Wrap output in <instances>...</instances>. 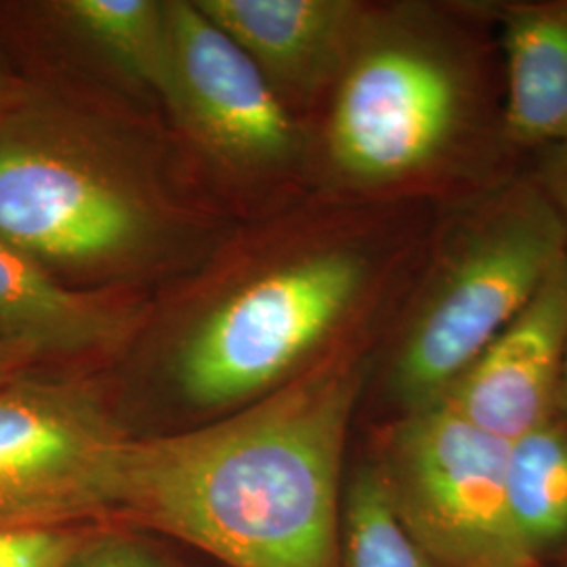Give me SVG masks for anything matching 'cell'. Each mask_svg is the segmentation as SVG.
Instances as JSON below:
<instances>
[{"instance_id": "obj_1", "label": "cell", "mask_w": 567, "mask_h": 567, "mask_svg": "<svg viewBox=\"0 0 567 567\" xmlns=\"http://www.w3.org/2000/svg\"><path fill=\"white\" fill-rule=\"evenodd\" d=\"M362 381L341 353L215 425L128 437L110 515L229 567H343L341 466Z\"/></svg>"}, {"instance_id": "obj_2", "label": "cell", "mask_w": 567, "mask_h": 567, "mask_svg": "<svg viewBox=\"0 0 567 567\" xmlns=\"http://www.w3.org/2000/svg\"><path fill=\"white\" fill-rule=\"evenodd\" d=\"M164 238L161 198L68 110L28 91L0 116V240L53 274L114 276Z\"/></svg>"}, {"instance_id": "obj_3", "label": "cell", "mask_w": 567, "mask_h": 567, "mask_svg": "<svg viewBox=\"0 0 567 567\" xmlns=\"http://www.w3.org/2000/svg\"><path fill=\"white\" fill-rule=\"evenodd\" d=\"M567 255V227L536 185L484 204L447 244L393 360L408 412L435 404Z\"/></svg>"}, {"instance_id": "obj_4", "label": "cell", "mask_w": 567, "mask_h": 567, "mask_svg": "<svg viewBox=\"0 0 567 567\" xmlns=\"http://www.w3.org/2000/svg\"><path fill=\"white\" fill-rule=\"evenodd\" d=\"M368 21L337 81L328 150L351 182L391 185L435 171L465 137L475 84L450 30Z\"/></svg>"}, {"instance_id": "obj_5", "label": "cell", "mask_w": 567, "mask_h": 567, "mask_svg": "<svg viewBox=\"0 0 567 567\" xmlns=\"http://www.w3.org/2000/svg\"><path fill=\"white\" fill-rule=\"evenodd\" d=\"M365 282L360 252L326 248L238 286L185 334L175 360L183 395L225 408L284 385L343 324Z\"/></svg>"}, {"instance_id": "obj_6", "label": "cell", "mask_w": 567, "mask_h": 567, "mask_svg": "<svg viewBox=\"0 0 567 567\" xmlns=\"http://www.w3.org/2000/svg\"><path fill=\"white\" fill-rule=\"evenodd\" d=\"M508 442L442 404L408 412L379 471L400 524L444 567H536L507 501Z\"/></svg>"}, {"instance_id": "obj_7", "label": "cell", "mask_w": 567, "mask_h": 567, "mask_svg": "<svg viewBox=\"0 0 567 567\" xmlns=\"http://www.w3.org/2000/svg\"><path fill=\"white\" fill-rule=\"evenodd\" d=\"M126 440L86 385L28 372L0 383V527L110 517Z\"/></svg>"}, {"instance_id": "obj_8", "label": "cell", "mask_w": 567, "mask_h": 567, "mask_svg": "<svg viewBox=\"0 0 567 567\" xmlns=\"http://www.w3.org/2000/svg\"><path fill=\"white\" fill-rule=\"evenodd\" d=\"M173 49L168 107L204 147L238 168H267L297 147V128L261 65L196 2H166Z\"/></svg>"}, {"instance_id": "obj_9", "label": "cell", "mask_w": 567, "mask_h": 567, "mask_svg": "<svg viewBox=\"0 0 567 567\" xmlns=\"http://www.w3.org/2000/svg\"><path fill=\"white\" fill-rule=\"evenodd\" d=\"M566 355L567 255L435 404L511 444L557 419Z\"/></svg>"}, {"instance_id": "obj_10", "label": "cell", "mask_w": 567, "mask_h": 567, "mask_svg": "<svg viewBox=\"0 0 567 567\" xmlns=\"http://www.w3.org/2000/svg\"><path fill=\"white\" fill-rule=\"evenodd\" d=\"M261 65L297 91L339 81L372 13L351 0H196Z\"/></svg>"}, {"instance_id": "obj_11", "label": "cell", "mask_w": 567, "mask_h": 567, "mask_svg": "<svg viewBox=\"0 0 567 567\" xmlns=\"http://www.w3.org/2000/svg\"><path fill=\"white\" fill-rule=\"evenodd\" d=\"M133 311L60 282L53 271L0 240V344L44 355L82 353L121 341Z\"/></svg>"}, {"instance_id": "obj_12", "label": "cell", "mask_w": 567, "mask_h": 567, "mask_svg": "<svg viewBox=\"0 0 567 567\" xmlns=\"http://www.w3.org/2000/svg\"><path fill=\"white\" fill-rule=\"evenodd\" d=\"M486 11L501 25L507 63L508 142H567V0H513Z\"/></svg>"}, {"instance_id": "obj_13", "label": "cell", "mask_w": 567, "mask_h": 567, "mask_svg": "<svg viewBox=\"0 0 567 567\" xmlns=\"http://www.w3.org/2000/svg\"><path fill=\"white\" fill-rule=\"evenodd\" d=\"M53 13L124 79L150 89L168 103L173 49L166 2L63 0L53 4Z\"/></svg>"}, {"instance_id": "obj_14", "label": "cell", "mask_w": 567, "mask_h": 567, "mask_svg": "<svg viewBox=\"0 0 567 567\" xmlns=\"http://www.w3.org/2000/svg\"><path fill=\"white\" fill-rule=\"evenodd\" d=\"M507 501L529 553L567 538V426L553 419L508 444Z\"/></svg>"}, {"instance_id": "obj_15", "label": "cell", "mask_w": 567, "mask_h": 567, "mask_svg": "<svg viewBox=\"0 0 567 567\" xmlns=\"http://www.w3.org/2000/svg\"><path fill=\"white\" fill-rule=\"evenodd\" d=\"M343 532V567H444L400 524L377 465L364 466L353 477Z\"/></svg>"}, {"instance_id": "obj_16", "label": "cell", "mask_w": 567, "mask_h": 567, "mask_svg": "<svg viewBox=\"0 0 567 567\" xmlns=\"http://www.w3.org/2000/svg\"><path fill=\"white\" fill-rule=\"evenodd\" d=\"M95 534L89 526L0 527V567H65Z\"/></svg>"}, {"instance_id": "obj_17", "label": "cell", "mask_w": 567, "mask_h": 567, "mask_svg": "<svg viewBox=\"0 0 567 567\" xmlns=\"http://www.w3.org/2000/svg\"><path fill=\"white\" fill-rule=\"evenodd\" d=\"M65 567H171L163 557L147 547L142 540L114 534L97 532L79 555Z\"/></svg>"}, {"instance_id": "obj_18", "label": "cell", "mask_w": 567, "mask_h": 567, "mask_svg": "<svg viewBox=\"0 0 567 567\" xmlns=\"http://www.w3.org/2000/svg\"><path fill=\"white\" fill-rule=\"evenodd\" d=\"M567 227V142L543 147L534 183Z\"/></svg>"}, {"instance_id": "obj_19", "label": "cell", "mask_w": 567, "mask_h": 567, "mask_svg": "<svg viewBox=\"0 0 567 567\" xmlns=\"http://www.w3.org/2000/svg\"><path fill=\"white\" fill-rule=\"evenodd\" d=\"M30 89L25 86V82L18 81L9 68H7V61L0 53V116L11 110L16 103L21 102L25 97Z\"/></svg>"}, {"instance_id": "obj_20", "label": "cell", "mask_w": 567, "mask_h": 567, "mask_svg": "<svg viewBox=\"0 0 567 567\" xmlns=\"http://www.w3.org/2000/svg\"><path fill=\"white\" fill-rule=\"evenodd\" d=\"M28 364H32V360L25 353L0 344V383H4V381L18 377L21 372H25Z\"/></svg>"}, {"instance_id": "obj_21", "label": "cell", "mask_w": 567, "mask_h": 567, "mask_svg": "<svg viewBox=\"0 0 567 567\" xmlns=\"http://www.w3.org/2000/svg\"><path fill=\"white\" fill-rule=\"evenodd\" d=\"M559 412L564 414V425L567 426V355L566 365H564V379H561V393H559Z\"/></svg>"}, {"instance_id": "obj_22", "label": "cell", "mask_w": 567, "mask_h": 567, "mask_svg": "<svg viewBox=\"0 0 567 567\" xmlns=\"http://www.w3.org/2000/svg\"><path fill=\"white\" fill-rule=\"evenodd\" d=\"M536 567H538V566H536Z\"/></svg>"}]
</instances>
